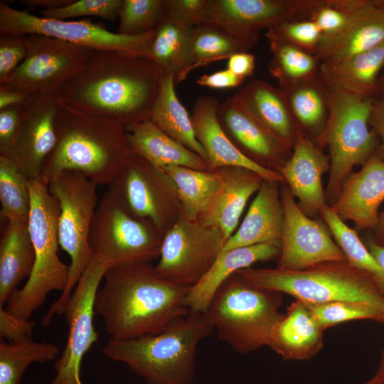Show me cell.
<instances>
[{
	"mask_svg": "<svg viewBox=\"0 0 384 384\" xmlns=\"http://www.w3.org/2000/svg\"><path fill=\"white\" fill-rule=\"evenodd\" d=\"M329 114L316 145L329 150L330 171L325 191L326 202L337 198L343 183L356 166H363L373 156L378 144L369 125L375 98L353 95L329 88Z\"/></svg>",
	"mask_w": 384,
	"mask_h": 384,
	"instance_id": "9",
	"label": "cell"
},
{
	"mask_svg": "<svg viewBox=\"0 0 384 384\" xmlns=\"http://www.w3.org/2000/svg\"><path fill=\"white\" fill-rule=\"evenodd\" d=\"M42 35L90 48L149 57L154 31L141 36H125L88 20L62 21L44 18L0 3V34Z\"/></svg>",
	"mask_w": 384,
	"mask_h": 384,
	"instance_id": "13",
	"label": "cell"
},
{
	"mask_svg": "<svg viewBox=\"0 0 384 384\" xmlns=\"http://www.w3.org/2000/svg\"><path fill=\"white\" fill-rule=\"evenodd\" d=\"M372 231L373 233L370 236L373 240L377 244L384 245V210L379 213L378 223Z\"/></svg>",
	"mask_w": 384,
	"mask_h": 384,
	"instance_id": "56",
	"label": "cell"
},
{
	"mask_svg": "<svg viewBox=\"0 0 384 384\" xmlns=\"http://www.w3.org/2000/svg\"><path fill=\"white\" fill-rule=\"evenodd\" d=\"M59 100L57 143L40 179L48 185L62 172L76 171L98 185H108L134 154L125 126L80 112Z\"/></svg>",
	"mask_w": 384,
	"mask_h": 384,
	"instance_id": "3",
	"label": "cell"
},
{
	"mask_svg": "<svg viewBox=\"0 0 384 384\" xmlns=\"http://www.w3.org/2000/svg\"><path fill=\"white\" fill-rule=\"evenodd\" d=\"M376 97L384 98V67L378 80V92Z\"/></svg>",
	"mask_w": 384,
	"mask_h": 384,
	"instance_id": "58",
	"label": "cell"
},
{
	"mask_svg": "<svg viewBox=\"0 0 384 384\" xmlns=\"http://www.w3.org/2000/svg\"><path fill=\"white\" fill-rule=\"evenodd\" d=\"M283 183V228L277 268L299 271L322 262L347 261L324 220L307 216Z\"/></svg>",
	"mask_w": 384,
	"mask_h": 384,
	"instance_id": "17",
	"label": "cell"
},
{
	"mask_svg": "<svg viewBox=\"0 0 384 384\" xmlns=\"http://www.w3.org/2000/svg\"><path fill=\"white\" fill-rule=\"evenodd\" d=\"M266 38H273L289 43L309 53L315 54L322 34L317 25L310 19L291 20L282 22L267 30Z\"/></svg>",
	"mask_w": 384,
	"mask_h": 384,
	"instance_id": "45",
	"label": "cell"
},
{
	"mask_svg": "<svg viewBox=\"0 0 384 384\" xmlns=\"http://www.w3.org/2000/svg\"><path fill=\"white\" fill-rule=\"evenodd\" d=\"M220 124L235 146L257 164L279 171L292 151L255 117L238 92L220 103Z\"/></svg>",
	"mask_w": 384,
	"mask_h": 384,
	"instance_id": "19",
	"label": "cell"
},
{
	"mask_svg": "<svg viewBox=\"0 0 384 384\" xmlns=\"http://www.w3.org/2000/svg\"><path fill=\"white\" fill-rule=\"evenodd\" d=\"M35 321L16 316L0 306V336L9 343L32 339Z\"/></svg>",
	"mask_w": 384,
	"mask_h": 384,
	"instance_id": "48",
	"label": "cell"
},
{
	"mask_svg": "<svg viewBox=\"0 0 384 384\" xmlns=\"http://www.w3.org/2000/svg\"><path fill=\"white\" fill-rule=\"evenodd\" d=\"M237 92L278 142L292 151L298 125L282 90L265 80H253Z\"/></svg>",
	"mask_w": 384,
	"mask_h": 384,
	"instance_id": "30",
	"label": "cell"
},
{
	"mask_svg": "<svg viewBox=\"0 0 384 384\" xmlns=\"http://www.w3.org/2000/svg\"><path fill=\"white\" fill-rule=\"evenodd\" d=\"M363 242L370 254L384 269V245L375 243L370 236L367 237Z\"/></svg>",
	"mask_w": 384,
	"mask_h": 384,
	"instance_id": "55",
	"label": "cell"
},
{
	"mask_svg": "<svg viewBox=\"0 0 384 384\" xmlns=\"http://www.w3.org/2000/svg\"><path fill=\"white\" fill-rule=\"evenodd\" d=\"M30 96L31 95L25 92L0 84V110L14 105H23Z\"/></svg>",
	"mask_w": 384,
	"mask_h": 384,
	"instance_id": "53",
	"label": "cell"
},
{
	"mask_svg": "<svg viewBox=\"0 0 384 384\" xmlns=\"http://www.w3.org/2000/svg\"><path fill=\"white\" fill-rule=\"evenodd\" d=\"M223 178L222 188L209 210L198 220L218 228L225 241L235 232L243 210L263 181L257 173L241 167L216 169Z\"/></svg>",
	"mask_w": 384,
	"mask_h": 384,
	"instance_id": "25",
	"label": "cell"
},
{
	"mask_svg": "<svg viewBox=\"0 0 384 384\" xmlns=\"http://www.w3.org/2000/svg\"><path fill=\"white\" fill-rule=\"evenodd\" d=\"M133 151L157 169L179 166L197 170H210L199 155L164 132L150 119L125 126Z\"/></svg>",
	"mask_w": 384,
	"mask_h": 384,
	"instance_id": "29",
	"label": "cell"
},
{
	"mask_svg": "<svg viewBox=\"0 0 384 384\" xmlns=\"http://www.w3.org/2000/svg\"><path fill=\"white\" fill-rule=\"evenodd\" d=\"M161 170L176 189L181 215L190 221H198L209 210L223 186L222 176L215 169L169 166Z\"/></svg>",
	"mask_w": 384,
	"mask_h": 384,
	"instance_id": "33",
	"label": "cell"
},
{
	"mask_svg": "<svg viewBox=\"0 0 384 384\" xmlns=\"http://www.w3.org/2000/svg\"><path fill=\"white\" fill-rule=\"evenodd\" d=\"M192 28L183 26L164 15L154 30L149 57L164 75L174 76L176 85L184 80L188 75L189 41Z\"/></svg>",
	"mask_w": 384,
	"mask_h": 384,
	"instance_id": "35",
	"label": "cell"
},
{
	"mask_svg": "<svg viewBox=\"0 0 384 384\" xmlns=\"http://www.w3.org/2000/svg\"><path fill=\"white\" fill-rule=\"evenodd\" d=\"M384 67V42L334 63H321L319 75L329 88L364 98H375Z\"/></svg>",
	"mask_w": 384,
	"mask_h": 384,
	"instance_id": "28",
	"label": "cell"
},
{
	"mask_svg": "<svg viewBox=\"0 0 384 384\" xmlns=\"http://www.w3.org/2000/svg\"><path fill=\"white\" fill-rule=\"evenodd\" d=\"M314 0H208L198 25L213 27L247 50L260 32L287 21L309 19Z\"/></svg>",
	"mask_w": 384,
	"mask_h": 384,
	"instance_id": "14",
	"label": "cell"
},
{
	"mask_svg": "<svg viewBox=\"0 0 384 384\" xmlns=\"http://www.w3.org/2000/svg\"><path fill=\"white\" fill-rule=\"evenodd\" d=\"M98 186L76 171L62 172L48 183L49 192L59 203V245L70 256V265L66 287L43 318L44 326H48L55 316L63 314L74 288L93 258L90 235L99 203Z\"/></svg>",
	"mask_w": 384,
	"mask_h": 384,
	"instance_id": "8",
	"label": "cell"
},
{
	"mask_svg": "<svg viewBox=\"0 0 384 384\" xmlns=\"http://www.w3.org/2000/svg\"><path fill=\"white\" fill-rule=\"evenodd\" d=\"M237 273L254 285L305 303L365 302L384 315V294L368 274L347 261L322 262L299 271L248 267Z\"/></svg>",
	"mask_w": 384,
	"mask_h": 384,
	"instance_id": "6",
	"label": "cell"
},
{
	"mask_svg": "<svg viewBox=\"0 0 384 384\" xmlns=\"http://www.w3.org/2000/svg\"><path fill=\"white\" fill-rule=\"evenodd\" d=\"M218 100L212 96L198 97L191 115L196 137L203 146L210 170L234 166L251 170L265 181L284 183L277 171L265 167L242 154L231 142L218 118Z\"/></svg>",
	"mask_w": 384,
	"mask_h": 384,
	"instance_id": "21",
	"label": "cell"
},
{
	"mask_svg": "<svg viewBox=\"0 0 384 384\" xmlns=\"http://www.w3.org/2000/svg\"><path fill=\"white\" fill-rule=\"evenodd\" d=\"M164 17V0H123L117 33L125 36L149 33Z\"/></svg>",
	"mask_w": 384,
	"mask_h": 384,
	"instance_id": "41",
	"label": "cell"
},
{
	"mask_svg": "<svg viewBox=\"0 0 384 384\" xmlns=\"http://www.w3.org/2000/svg\"><path fill=\"white\" fill-rule=\"evenodd\" d=\"M243 81L226 68L211 74H204L199 77L196 83L213 89H227L238 87Z\"/></svg>",
	"mask_w": 384,
	"mask_h": 384,
	"instance_id": "51",
	"label": "cell"
},
{
	"mask_svg": "<svg viewBox=\"0 0 384 384\" xmlns=\"http://www.w3.org/2000/svg\"><path fill=\"white\" fill-rule=\"evenodd\" d=\"M175 85L174 76L165 75L149 119L207 162L206 151L196 137L191 116L176 95Z\"/></svg>",
	"mask_w": 384,
	"mask_h": 384,
	"instance_id": "34",
	"label": "cell"
},
{
	"mask_svg": "<svg viewBox=\"0 0 384 384\" xmlns=\"http://www.w3.org/2000/svg\"><path fill=\"white\" fill-rule=\"evenodd\" d=\"M1 218L28 222L31 209L29 179L13 160L0 155Z\"/></svg>",
	"mask_w": 384,
	"mask_h": 384,
	"instance_id": "39",
	"label": "cell"
},
{
	"mask_svg": "<svg viewBox=\"0 0 384 384\" xmlns=\"http://www.w3.org/2000/svg\"><path fill=\"white\" fill-rule=\"evenodd\" d=\"M107 191L129 213L150 221L163 235L181 215L172 181L135 153L108 184Z\"/></svg>",
	"mask_w": 384,
	"mask_h": 384,
	"instance_id": "11",
	"label": "cell"
},
{
	"mask_svg": "<svg viewBox=\"0 0 384 384\" xmlns=\"http://www.w3.org/2000/svg\"><path fill=\"white\" fill-rule=\"evenodd\" d=\"M73 0H23L21 4L31 9L41 8V10L53 9L63 7Z\"/></svg>",
	"mask_w": 384,
	"mask_h": 384,
	"instance_id": "54",
	"label": "cell"
},
{
	"mask_svg": "<svg viewBox=\"0 0 384 384\" xmlns=\"http://www.w3.org/2000/svg\"><path fill=\"white\" fill-rule=\"evenodd\" d=\"M279 182L263 181L238 230L222 251L260 244L281 247L283 208Z\"/></svg>",
	"mask_w": 384,
	"mask_h": 384,
	"instance_id": "24",
	"label": "cell"
},
{
	"mask_svg": "<svg viewBox=\"0 0 384 384\" xmlns=\"http://www.w3.org/2000/svg\"><path fill=\"white\" fill-rule=\"evenodd\" d=\"M282 299V293L254 285L236 272L218 288L203 314L220 341L245 354L269 346L284 316Z\"/></svg>",
	"mask_w": 384,
	"mask_h": 384,
	"instance_id": "5",
	"label": "cell"
},
{
	"mask_svg": "<svg viewBox=\"0 0 384 384\" xmlns=\"http://www.w3.org/2000/svg\"><path fill=\"white\" fill-rule=\"evenodd\" d=\"M383 201L384 161L373 156L358 171L348 176L329 206L343 222L353 221L358 233L375 228Z\"/></svg>",
	"mask_w": 384,
	"mask_h": 384,
	"instance_id": "22",
	"label": "cell"
},
{
	"mask_svg": "<svg viewBox=\"0 0 384 384\" xmlns=\"http://www.w3.org/2000/svg\"><path fill=\"white\" fill-rule=\"evenodd\" d=\"M281 247L260 244L222 251L204 276L191 287L186 304L192 311L203 313L218 288L238 271L257 262L278 259Z\"/></svg>",
	"mask_w": 384,
	"mask_h": 384,
	"instance_id": "27",
	"label": "cell"
},
{
	"mask_svg": "<svg viewBox=\"0 0 384 384\" xmlns=\"http://www.w3.org/2000/svg\"><path fill=\"white\" fill-rule=\"evenodd\" d=\"M188 384H193V383H188Z\"/></svg>",
	"mask_w": 384,
	"mask_h": 384,
	"instance_id": "60",
	"label": "cell"
},
{
	"mask_svg": "<svg viewBox=\"0 0 384 384\" xmlns=\"http://www.w3.org/2000/svg\"><path fill=\"white\" fill-rule=\"evenodd\" d=\"M279 87L297 124L316 144L329 118V87L319 74L311 80Z\"/></svg>",
	"mask_w": 384,
	"mask_h": 384,
	"instance_id": "32",
	"label": "cell"
},
{
	"mask_svg": "<svg viewBox=\"0 0 384 384\" xmlns=\"http://www.w3.org/2000/svg\"><path fill=\"white\" fill-rule=\"evenodd\" d=\"M164 235L149 220L129 213L107 190L93 218L90 244L110 266L149 263L159 257Z\"/></svg>",
	"mask_w": 384,
	"mask_h": 384,
	"instance_id": "10",
	"label": "cell"
},
{
	"mask_svg": "<svg viewBox=\"0 0 384 384\" xmlns=\"http://www.w3.org/2000/svg\"><path fill=\"white\" fill-rule=\"evenodd\" d=\"M375 375L378 377L384 384V348L383 350V353L380 357V360L379 362V365L377 369L376 373H375Z\"/></svg>",
	"mask_w": 384,
	"mask_h": 384,
	"instance_id": "57",
	"label": "cell"
},
{
	"mask_svg": "<svg viewBox=\"0 0 384 384\" xmlns=\"http://www.w3.org/2000/svg\"><path fill=\"white\" fill-rule=\"evenodd\" d=\"M255 68V57L247 51L233 54L228 59L227 69L242 80L252 76Z\"/></svg>",
	"mask_w": 384,
	"mask_h": 384,
	"instance_id": "52",
	"label": "cell"
},
{
	"mask_svg": "<svg viewBox=\"0 0 384 384\" xmlns=\"http://www.w3.org/2000/svg\"><path fill=\"white\" fill-rule=\"evenodd\" d=\"M164 75L146 55L95 50L58 98L76 110L126 126L150 119Z\"/></svg>",
	"mask_w": 384,
	"mask_h": 384,
	"instance_id": "1",
	"label": "cell"
},
{
	"mask_svg": "<svg viewBox=\"0 0 384 384\" xmlns=\"http://www.w3.org/2000/svg\"><path fill=\"white\" fill-rule=\"evenodd\" d=\"M383 42L384 0H368L340 32L322 36L315 55L321 63H334Z\"/></svg>",
	"mask_w": 384,
	"mask_h": 384,
	"instance_id": "23",
	"label": "cell"
},
{
	"mask_svg": "<svg viewBox=\"0 0 384 384\" xmlns=\"http://www.w3.org/2000/svg\"><path fill=\"white\" fill-rule=\"evenodd\" d=\"M95 299V313L115 340L158 334L190 312V287L160 275L149 263L110 266Z\"/></svg>",
	"mask_w": 384,
	"mask_h": 384,
	"instance_id": "2",
	"label": "cell"
},
{
	"mask_svg": "<svg viewBox=\"0 0 384 384\" xmlns=\"http://www.w3.org/2000/svg\"><path fill=\"white\" fill-rule=\"evenodd\" d=\"M305 304L324 330L346 321L359 319H369L384 324V315L365 302L338 301Z\"/></svg>",
	"mask_w": 384,
	"mask_h": 384,
	"instance_id": "42",
	"label": "cell"
},
{
	"mask_svg": "<svg viewBox=\"0 0 384 384\" xmlns=\"http://www.w3.org/2000/svg\"><path fill=\"white\" fill-rule=\"evenodd\" d=\"M320 216L343 252L347 262L368 274L384 294V269L368 251L358 233L341 220L329 205L321 211Z\"/></svg>",
	"mask_w": 384,
	"mask_h": 384,
	"instance_id": "37",
	"label": "cell"
},
{
	"mask_svg": "<svg viewBox=\"0 0 384 384\" xmlns=\"http://www.w3.org/2000/svg\"><path fill=\"white\" fill-rule=\"evenodd\" d=\"M224 244L218 228L180 215L163 237L159 260L154 267L164 278L191 287L208 271Z\"/></svg>",
	"mask_w": 384,
	"mask_h": 384,
	"instance_id": "15",
	"label": "cell"
},
{
	"mask_svg": "<svg viewBox=\"0 0 384 384\" xmlns=\"http://www.w3.org/2000/svg\"><path fill=\"white\" fill-rule=\"evenodd\" d=\"M369 125L377 135L379 144L373 154L384 161V98L375 97L373 102Z\"/></svg>",
	"mask_w": 384,
	"mask_h": 384,
	"instance_id": "50",
	"label": "cell"
},
{
	"mask_svg": "<svg viewBox=\"0 0 384 384\" xmlns=\"http://www.w3.org/2000/svg\"><path fill=\"white\" fill-rule=\"evenodd\" d=\"M244 51L248 50L219 30L206 25L196 26L190 34L188 73L200 66L228 60L233 54Z\"/></svg>",
	"mask_w": 384,
	"mask_h": 384,
	"instance_id": "40",
	"label": "cell"
},
{
	"mask_svg": "<svg viewBox=\"0 0 384 384\" xmlns=\"http://www.w3.org/2000/svg\"><path fill=\"white\" fill-rule=\"evenodd\" d=\"M213 329L203 313L190 311L158 334L129 340L110 338L102 353L128 366L148 384H188L197 346Z\"/></svg>",
	"mask_w": 384,
	"mask_h": 384,
	"instance_id": "4",
	"label": "cell"
},
{
	"mask_svg": "<svg viewBox=\"0 0 384 384\" xmlns=\"http://www.w3.org/2000/svg\"><path fill=\"white\" fill-rule=\"evenodd\" d=\"M267 39L271 53L269 73L278 81L279 86L296 84L319 75L321 63L315 54L279 39Z\"/></svg>",
	"mask_w": 384,
	"mask_h": 384,
	"instance_id": "36",
	"label": "cell"
},
{
	"mask_svg": "<svg viewBox=\"0 0 384 384\" xmlns=\"http://www.w3.org/2000/svg\"><path fill=\"white\" fill-rule=\"evenodd\" d=\"M57 97L31 95L23 105L19 127L9 157L30 180L41 178L57 143Z\"/></svg>",
	"mask_w": 384,
	"mask_h": 384,
	"instance_id": "18",
	"label": "cell"
},
{
	"mask_svg": "<svg viewBox=\"0 0 384 384\" xmlns=\"http://www.w3.org/2000/svg\"><path fill=\"white\" fill-rule=\"evenodd\" d=\"M324 331L306 304L295 299L273 329L268 347L284 360H309L322 348Z\"/></svg>",
	"mask_w": 384,
	"mask_h": 384,
	"instance_id": "26",
	"label": "cell"
},
{
	"mask_svg": "<svg viewBox=\"0 0 384 384\" xmlns=\"http://www.w3.org/2000/svg\"><path fill=\"white\" fill-rule=\"evenodd\" d=\"M329 171V155L298 127L292 154L278 171L300 209L310 218H317L328 205L322 176Z\"/></svg>",
	"mask_w": 384,
	"mask_h": 384,
	"instance_id": "20",
	"label": "cell"
},
{
	"mask_svg": "<svg viewBox=\"0 0 384 384\" xmlns=\"http://www.w3.org/2000/svg\"><path fill=\"white\" fill-rule=\"evenodd\" d=\"M110 265L94 255L78 281L63 311L68 325L66 345L54 364L55 378L48 384H83L80 366L86 352L98 340L93 324L95 299Z\"/></svg>",
	"mask_w": 384,
	"mask_h": 384,
	"instance_id": "16",
	"label": "cell"
},
{
	"mask_svg": "<svg viewBox=\"0 0 384 384\" xmlns=\"http://www.w3.org/2000/svg\"><path fill=\"white\" fill-rule=\"evenodd\" d=\"M368 0H314L309 16L322 36L340 32L367 4Z\"/></svg>",
	"mask_w": 384,
	"mask_h": 384,
	"instance_id": "43",
	"label": "cell"
},
{
	"mask_svg": "<svg viewBox=\"0 0 384 384\" xmlns=\"http://www.w3.org/2000/svg\"><path fill=\"white\" fill-rule=\"evenodd\" d=\"M26 53V35L0 34V83L24 60Z\"/></svg>",
	"mask_w": 384,
	"mask_h": 384,
	"instance_id": "46",
	"label": "cell"
},
{
	"mask_svg": "<svg viewBox=\"0 0 384 384\" xmlns=\"http://www.w3.org/2000/svg\"><path fill=\"white\" fill-rule=\"evenodd\" d=\"M363 384H383V381L376 375H373L370 379L367 380Z\"/></svg>",
	"mask_w": 384,
	"mask_h": 384,
	"instance_id": "59",
	"label": "cell"
},
{
	"mask_svg": "<svg viewBox=\"0 0 384 384\" xmlns=\"http://www.w3.org/2000/svg\"><path fill=\"white\" fill-rule=\"evenodd\" d=\"M23 105L0 110V155L9 156L16 136Z\"/></svg>",
	"mask_w": 384,
	"mask_h": 384,
	"instance_id": "49",
	"label": "cell"
},
{
	"mask_svg": "<svg viewBox=\"0 0 384 384\" xmlns=\"http://www.w3.org/2000/svg\"><path fill=\"white\" fill-rule=\"evenodd\" d=\"M24 60L3 84L31 95L58 97L95 50L42 35H26Z\"/></svg>",
	"mask_w": 384,
	"mask_h": 384,
	"instance_id": "12",
	"label": "cell"
},
{
	"mask_svg": "<svg viewBox=\"0 0 384 384\" xmlns=\"http://www.w3.org/2000/svg\"><path fill=\"white\" fill-rule=\"evenodd\" d=\"M31 209L28 229L34 248L35 262L24 286L14 291L6 309L29 319L52 291L63 292L69 277V266L58 257V220L59 203L49 192L48 185L39 179H29Z\"/></svg>",
	"mask_w": 384,
	"mask_h": 384,
	"instance_id": "7",
	"label": "cell"
},
{
	"mask_svg": "<svg viewBox=\"0 0 384 384\" xmlns=\"http://www.w3.org/2000/svg\"><path fill=\"white\" fill-rule=\"evenodd\" d=\"M208 0H164V15L192 28L200 23Z\"/></svg>",
	"mask_w": 384,
	"mask_h": 384,
	"instance_id": "47",
	"label": "cell"
},
{
	"mask_svg": "<svg viewBox=\"0 0 384 384\" xmlns=\"http://www.w3.org/2000/svg\"><path fill=\"white\" fill-rule=\"evenodd\" d=\"M59 355L56 345L33 339L17 343L0 342V384H20L26 369L35 362L46 363Z\"/></svg>",
	"mask_w": 384,
	"mask_h": 384,
	"instance_id": "38",
	"label": "cell"
},
{
	"mask_svg": "<svg viewBox=\"0 0 384 384\" xmlns=\"http://www.w3.org/2000/svg\"><path fill=\"white\" fill-rule=\"evenodd\" d=\"M123 0H77L58 9L41 10V16L68 21L83 16H97L105 21L119 20Z\"/></svg>",
	"mask_w": 384,
	"mask_h": 384,
	"instance_id": "44",
	"label": "cell"
},
{
	"mask_svg": "<svg viewBox=\"0 0 384 384\" xmlns=\"http://www.w3.org/2000/svg\"><path fill=\"white\" fill-rule=\"evenodd\" d=\"M35 252L28 222L8 221L0 241V306L31 275Z\"/></svg>",
	"mask_w": 384,
	"mask_h": 384,
	"instance_id": "31",
	"label": "cell"
}]
</instances>
